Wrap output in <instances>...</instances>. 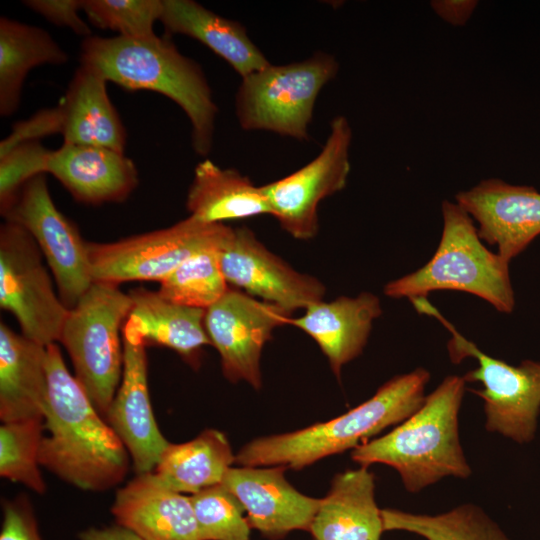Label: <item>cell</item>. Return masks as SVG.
Listing matches in <instances>:
<instances>
[{"label": "cell", "instance_id": "cell-6", "mask_svg": "<svg viewBox=\"0 0 540 540\" xmlns=\"http://www.w3.org/2000/svg\"><path fill=\"white\" fill-rule=\"evenodd\" d=\"M131 306L129 293L118 285L93 282L69 309L58 341L70 356L75 378L103 415L121 382L120 333Z\"/></svg>", "mask_w": 540, "mask_h": 540}, {"label": "cell", "instance_id": "cell-36", "mask_svg": "<svg viewBox=\"0 0 540 540\" xmlns=\"http://www.w3.org/2000/svg\"><path fill=\"white\" fill-rule=\"evenodd\" d=\"M0 540H42L32 507L25 496L3 502Z\"/></svg>", "mask_w": 540, "mask_h": 540}, {"label": "cell", "instance_id": "cell-31", "mask_svg": "<svg viewBox=\"0 0 540 540\" xmlns=\"http://www.w3.org/2000/svg\"><path fill=\"white\" fill-rule=\"evenodd\" d=\"M42 418L2 423L0 427V475L43 494L46 484L40 473L39 451L43 438Z\"/></svg>", "mask_w": 540, "mask_h": 540}, {"label": "cell", "instance_id": "cell-30", "mask_svg": "<svg viewBox=\"0 0 540 540\" xmlns=\"http://www.w3.org/2000/svg\"><path fill=\"white\" fill-rule=\"evenodd\" d=\"M219 246V245H218ZM218 246L195 253L160 282V296L173 303L206 310L229 289Z\"/></svg>", "mask_w": 540, "mask_h": 540}, {"label": "cell", "instance_id": "cell-12", "mask_svg": "<svg viewBox=\"0 0 540 540\" xmlns=\"http://www.w3.org/2000/svg\"><path fill=\"white\" fill-rule=\"evenodd\" d=\"M353 132L343 115L333 118L319 154L288 176L261 186L271 215L292 237L308 240L319 229L320 202L343 190L351 170Z\"/></svg>", "mask_w": 540, "mask_h": 540}, {"label": "cell", "instance_id": "cell-7", "mask_svg": "<svg viewBox=\"0 0 540 540\" xmlns=\"http://www.w3.org/2000/svg\"><path fill=\"white\" fill-rule=\"evenodd\" d=\"M339 71L331 53L284 65L269 64L242 78L235 94V114L245 131H268L298 141L309 140V125L323 87Z\"/></svg>", "mask_w": 540, "mask_h": 540}, {"label": "cell", "instance_id": "cell-28", "mask_svg": "<svg viewBox=\"0 0 540 540\" xmlns=\"http://www.w3.org/2000/svg\"><path fill=\"white\" fill-rule=\"evenodd\" d=\"M235 458L226 436L207 429L190 441L169 443L153 473L170 489L192 495L221 484Z\"/></svg>", "mask_w": 540, "mask_h": 540}, {"label": "cell", "instance_id": "cell-22", "mask_svg": "<svg viewBox=\"0 0 540 540\" xmlns=\"http://www.w3.org/2000/svg\"><path fill=\"white\" fill-rule=\"evenodd\" d=\"M381 314L378 296L362 292L356 297L341 296L314 303L303 315L291 317L288 324L315 340L339 378L343 366L362 353L373 322Z\"/></svg>", "mask_w": 540, "mask_h": 540}, {"label": "cell", "instance_id": "cell-14", "mask_svg": "<svg viewBox=\"0 0 540 540\" xmlns=\"http://www.w3.org/2000/svg\"><path fill=\"white\" fill-rule=\"evenodd\" d=\"M292 314L279 306L229 288L205 311L207 335L219 353L223 375L232 383L262 386L260 360L275 328L288 324Z\"/></svg>", "mask_w": 540, "mask_h": 540}, {"label": "cell", "instance_id": "cell-18", "mask_svg": "<svg viewBox=\"0 0 540 540\" xmlns=\"http://www.w3.org/2000/svg\"><path fill=\"white\" fill-rule=\"evenodd\" d=\"M122 341L121 382L105 417L127 449L135 472L150 473L170 442L161 433L152 411L146 347Z\"/></svg>", "mask_w": 540, "mask_h": 540}, {"label": "cell", "instance_id": "cell-26", "mask_svg": "<svg viewBox=\"0 0 540 540\" xmlns=\"http://www.w3.org/2000/svg\"><path fill=\"white\" fill-rule=\"evenodd\" d=\"M190 216L206 223L245 219L270 214L261 187L235 169L219 167L210 159L199 162L188 189Z\"/></svg>", "mask_w": 540, "mask_h": 540}, {"label": "cell", "instance_id": "cell-20", "mask_svg": "<svg viewBox=\"0 0 540 540\" xmlns=\"http://www.w3.org/2000/svg\"><path fill=\"white\" fill-rule=\"evenodd\" d=\"M111 512L117 524L143 540H201L190 496L170 489L153 472L119 488Z\"/></svg>", "mask_w": 540, "mask_h": 540}, {"label": "cell", "instance_id": "cell-24", "mask_svg": "<svg viewBox=\"0 0 540 540\" xmlns=\"http://www.w3.org/2000/svg\"><path fill=\"white\" fill-rule=\"evenodd\" d=\"M48 397L46 347L0 323V419L42 418Z\"/></svg>", "mask_w": 540, "mask_h": 540}, {"label": "cell", "instance_id": "cell-29", "mask_svg": "<svg viewBox=\"0 0 540 540\" xmlns=\"http://www.w3.org/2000/svg\"><path fill=\"white\" fill-rule=\"evenodd\" d=\"M385 531H405L425 540H511L481 507L464 503L436 515L382 509Z\"/></svg>", "mask_w": 540, "mask_h": 540}, {"label": "cell", "instance_id": "cell-8", "mask_svg": "<svg viewBox=\"0 0 540 540\" xmlns=\"http://www.w3.org/2000/svg\"><path fill=\"white\" fill-rule=\"evenodd\" d=\"M411 303L419 313L435 317L450 331L447 348L453 363L465 358L477 361V367L463 378L466 383L482 385L471 391L483 400L486 430L519 444L531 442L540 413V362L523 360L515 366L491 357L462 336L427 298H415Z\"/></svg>", "mask_w": 540, "mask_h": 540}, {"label": "cell", "instance_id": "cell-34", "mask_svg": "<svg viewBox=\"0 0 540 540\" xmlns=\"http://www.w3.org/2000/svg\"><path fill=\"white\" fill-rule=\"evenodd\" d=\"M50 151L40 140H34L17 144L0 154V212L13 203L26 182L46 174Z\"/></svg>", "mask_w": 540, "mask_h": 540}, {"label": "cell", "instance_id": "cell-19", "mask_svg": "<svg viewBox=\"0 0 540 540\" xmlns=\"http://www.w3.org/2000/svg\"><path fill=\"white\" fill-rule=\"evenodd\" d=\"M46 173L52 174L83 204L123 202L138 185L135 163L113 149L63 143L51 150Z\"/></svg>", "mask_w": 540, "mask_h": 540}, {"label": "cell", "instance_id": "cell-5", "mask_svg": "<svg viewBox=\"0 0 540 540\" xmlns=\"http://www.w3.org/2000/svg\"><path fill=\"white\" fill-rule=\"evenodd\" d=\"M443 229L431 259L421 268L388 282L390 298H427L431 292L454 290L475 295L501 313H511L515 294L509 261L490 251L472 217L455 201L441 206Z\"/></svg>", "mask_w": 540, "mask_h": 540}, {"label": "cell", "instance_id": "cell-13", "mask_svg": "<svg viewBox=\"0 0 540 540\" xmlns=\"http://www.w3.org/2000/svg\"><path fill=\"white\" fill-rule=\"evenodd\" d=\"M1 215L24 228L38 245L64 305L73 308L93 283L87 242L56 207L45 174L31 178Z\"/></svg>", "mask_w": 540, "mask_h": 540}, {"label": "cell", "instance_id": "cell-2", "mask_svg": "<svg viewBox=\"0 0 540 540\" xmlns=\"http://www.w3.org/2000/svg\"><path fill=\"white\" fill-rule=\"evenodd\" d=\"M81 64L126 90L153 91L174 101L190 121L194 151L209 154L218 107L201 66L169 37L91 35L82 41Z\"/></svg>", "mask_w": 540, "mask_h": 540}, {"label": "cell", "instance_id": "cell-1", "mask_svg": "<svg viewBox=\"0 0 540 540\" xmlns=\"http://www.w3.org/2000/svg\"><path fill=\"white\" fill-rule=\"evenodd\" d=\"M48 397L39 463L67 483L87 491L120 484L129 453L67 369L59 347L46 346Z\"/></svg>", "mask_w": 540, "mask_h": 540}, {"label": "cell", "instance_id": "cell-38", "mask_svg": "<svg viewBox=\"0 0 540 540\" xmlns=\"http://www.w3.org/2000/svg\"><path fill=\"white\" fill-rule=\"evenodd\" d=\"M79 538L80 540H143L119 524L105 528H89L80 533Z\"/></svg>", "mask_w": 540, "mask_h": 540}, {"label": "cell", "instance_id": "cell-16", "mask_svg": "<svg viewBox=\"0 0 540 540\" xmlns=\"http://www.w3.org/2000/svg\"><path fill=\"white\" fill-rule=\"evenodd\" d=\"M478 224L482 241L509 262L540 235V192L534 187L484 179L455 196Z\"/></svg>", "mask_w": 540, "mask_h": 540}, {"label": "cell", "instance_id": "cell-23", "mask_svg": "<svg viewBox=\"0 0 540 540\" xmlns=\"http://www.w3.org/2000/svg\"><path fill=\"white\" fill-rule=\"evenodd\" d=\"M309 532L314 540H380L385 532L375 500V476L367 466L338 473Z\"/></svg>", "mask_w": 540, "mask_h": 540}, {"label": "cell", "instance_id": "cell-35", "mask_svg": "<svg viewBox=\"0 0 540 540\" xmlns=\"http://www.w3.org/2000/svg\"><path fill=\"white\" fill-rule=\"evenodd\" d=\"M23 3L56 26L69 28L84 38L91 36L90 27L79 16L82 0H26Z\"/></svg>", "mask_w": 540, "mask_h": 540}, {"label": "cell", "instance_id": "cell-21", "mask_svg": "<svg viewBox=\"0 0 540 540\" xmlns=\"http://www.w3.org/2000/svg\"><path fill=\"white\" fill-rule=\"evenodd\" d=\"M129 295L132 306L122 327V339L145 347L169 348L197 369L203 347L211 345L204 325L206 310L173 303L142 287L130 290Z\"/></svg>", "mask_w": 540, "mask_h": 540}, {"label": "cell", "instance_id": "cell-17", "mask_svg": "<svg viewBox=\"0 0 540 540\" xmlns=\"http://www.w3.org/2000/svg\"><path fill=\"white\" fill-rule=\"evenodd\" d=\"M286 468L231 467L222 481L242 504L251 528L270 540L309 532L321 500L296 490L284 476Z\"/></svg>", "mask_w": 540, "mask_h": 540}, {"label": "cell", "instance_id": "cell-32", "mask_svg": "<svg viewBox=\"0 0 540 540\" xmlns=\"http://www.w3.org/2000/svg\"><path fill=\"white\" fill-rule=\"evenodd\" d=\"M201 540H249L244 508L222 483L190 495Z\"/></svg>", "mask_w": 540, "mask_h": 540}, {"label": "cell", "instance_id": "cell-27", "mask_svg": "<svg viewBox=\"0 0 540 540\" xmlns=\"http://www.w3.org/2000/svg\"><path fill=\"white\" fill-rule=\"evenodd\" d=\"M69 61L66 51L44 29L7 17L0 18V115L14 114L24 80L31 69Z\"/></svg>", "mask_w": 540, "mask_h": 540}, {"label": "cell", "instance_id": "cell-37", "mask_svg": "<svg viewBox=\"0 0 540 540\" xmlns=\"http://www.w3.org/2000/svg\"><path fill=\"white\" fill-rule=\"evenodd\" d=\"M431 6L444 21L455 26H462L470 19L477 6V1H432Z\"/></svg>", "mask_w": 540, "mask_h": 540}, {"label": "cell", "instance_id": "cell-25", "mask_svg": "<svg viewBox=\"0 0 540 540\" xmlns=\"http://www.w3.org/2000/svg\"><path fill=\"white\" fill-rule=\"evenodd\" d=\"M169 34L191 37L225 60L242 78L270 62L238 21L224 18L193 0H163L159 20Z\"/></svg>", "mask_w": 540, "mask_h": 540}, {"label": "cell", "instance_id": "cell-10", "mask_svg": "<svg viewBox=\"0 0 540 540\" xmlns=\"http://www.w3.org/2000/svg\"><path fill=\"white\" fill-rule=\"evenodd\" d=\"M32 236L4 221L0 227V307L17 320L21 334L48 346L59 341L69 309L54 291Z\"/></svg>", "mask_w": 540, "mask_h": 540}, {"label": "cell", "instance_id": "cell-9", "mask_svg": "<svg viewBox=\"0 0 540 540\" xmlns=\"http://www.w3.org/2000/svg\"><path fill=\"white\" fill-rule=\"evenodd\" d=\"M229 228L189 215L170 227L115 242H87L93 282H161L195 253L218 246Z\"/></svg>", "mask_w": 540, "mask_h": 540}, {"label": "cell", "instance_id": "cell-3", "mask_svg": "<svg viewBox=\"0 0 540 540\" xmlns=\"http://www.w3.org/2000/svg\"><path fill=\"white\" fill-rule=\"evenodd\" d=\"M430 373L417 368L396 375L355 408L326 422L261 437L238 452L240 466H285L300 470L325 457L355 449L382 430L398 425L424 402Z\"/></svg>", "mask_w": 540, "mask_h": 540}, {"label": "cell", "instance_id": "cell-33", "mask_svg": "<svg viewBox=\"0 0 540 540\" xmlns=\"http://www.w3.org/2000/svg\"><path fill=\"white\" fill-rule=\"evenodd\" d=\"M82 10L98 28L126 38H149L156 35L154 24L160 20L163 0H82Z\"/></svg>", "mask_w": 540, "mask_h": 540}, {"label": "cell", "instance_id": "cell-4", "mask_svg": "<svg viewBox=\"0 0 540 540\" xmlns=\"http://www.w3.org/2000/svg\"><path fill=\"white\" fill-rule=\"evenodd\" d=\"M465 386L463 376L445 377L394 429L353 449L352 459L360 466L394 468L410 493L444 477L468 478L472 470L460 443L458 420Z\"/></svg>", "mask_w": 540, "mask_h": 540}, {"label": "cell", "instance_id": "cell-15", "mask_svg": "<svg viewBox=\"0 0 540 540\" xmlns=\"http://www.w3.org/2000/svg\"><path fill=\"white\" fill-rule=\"evenodd\" d=\"M218 256L228 284L291 314L322 301L326 293L322 282L293 269L247 227H230Z\"/></svg>", "mask_w": 540, "mask_h": 540}, {"label": "cell", "instance_id": "cell-11", "mask_svg": "<svg viewBox=\"0 0 540 540\" xmlns=\"http://www.w3.org/2000/svg\"><path fill=\"white\" fill-rule=\"evenodd\" d=\"M51 134H61L63 143L125 152L126 129L109 98L107 81L102 76L81 64L59 103L15 123L1 145L9 149Z\"/></svg>", "mask_w": 540, "mask_h": 540}]
</instances>
